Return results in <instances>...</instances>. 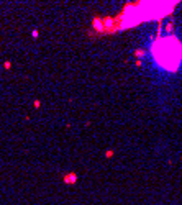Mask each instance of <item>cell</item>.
<instances>
[{
  "label": "cell",
  "instance_id": "obj_3",
  "mask_svg": "<svg viewBox=\"0 0 182 205\" xmlns=\"http://www.w3.org/2000/svg\"><path fill=\"white\" fill-rule=\"evenodd\" d=\"M71 177H64V181L66 182H76V177H74V174H69Z\"/></svg>",
  "mask_w": 182,
  "mask_h": 205
},
{
  "label": "cell",
  "instance_id": "obj_2",
  "mask_svg": "<svg viewBox=\"0 0 182 205\" xmlns=\"http://www.w3.org/2000/svg\"><path fill=\"white\" fill-rule=\"evenodd\" d=\"M94 28H95L97 31H104L105 30V21H102L100 18H95L94 20Z\"/></svg>",
  "mask_w": 182,
  "mask_h": 205
},
{
  "label": "cell",
  "instance_id": "obj_1",
  "mask_svg": "<svg viewBox=\"0 0 182 205\" xmlns=\"http://www.w3.org/2000/svg\"><path fill=\"white\" fill-rule=\"evenodd\" d=\"M151 54L156 64L169 72H176L182 62V43L174 36L159 38L153 43Z\"/></svg>",
  "mask_w": 182,
  "mask_h": 205
}]
</instances>
